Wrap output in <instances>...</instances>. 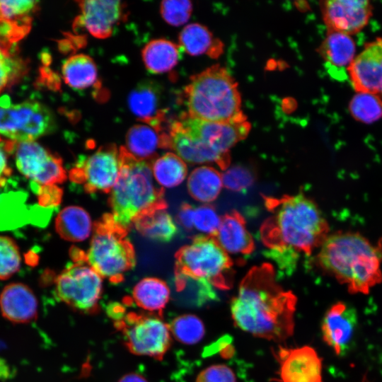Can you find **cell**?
<instances>
[{"label": "cell", "instance_id": "cell-3", "mask_svg": "<svg viewBox=\"0 0 382 382\" xmlns=\"http://www.w3.org/2000/svg\"><path fill=\"white\" fill-rule=\"evenodd\" d=\"M318 261L352 294H367L371 287L382 281L378 251L358 233L329 235L320 246Z\"/></svg>", "mask_w": 382, "mask_h": 382}, {"label": "cell", "instance_id": "cell-36", "mask_svg": "<svg viewBox=\"0 0 382 382\" xmlns=\"http://www.w3.org/2000/svg\"><path fill=\"white\" fill-rule=\"evenodd\" d=\"M31 21V17L15 21L0 19V47L16 52V42L29 33Z\"/></svg>", "mask_w": 382, "mask_h": 382}, {"label": "cell", "instance_id": "cell-13", "mask_svg": "<svg viewBox=\"0 0 382 382\" xmlns=\"http://www.w3.org/2000/svg\"><path fill=\"white\" fill-rule=\"evenodd\" d=\"M13 151L18 170L32 184L57 185L66 180L62 158L40 144L34 141L16 142Z\"/></svg>", "mask_w": 382, "mask_h": 382}, {"label": "cell", "instance_id": "cell-5", "mask_svg": "<svg viewBox=\"0 0 382 382\" xmlns=\"http://www.w3.org/2000/svg\"><path fill=\"white\" fill-rule=\"evenodd\" d=\"M184 92L187 114L192 117L209 122H230L246 117L241 111L237 83L219 65L192 76Z\"/></svg>", "mask_w": 382, "mask_h": 382}, {"label": "cell", "instance_id": "cell-20", "mask_svg": "<svg viewBox=\"0 0 382 382\" xmlns=\"http://www.w3.org/2000/svg\"><path fill=\"white\" fill-rule=\"evenodd\" d=\"M168 149L173 150L185 162L192 164L216 163L226 170L230 156H224L202 146L187 134L180 122H173L168 130Z\"/></svg>", "mask_w": 382, "mask_h": 382}, {"label": "cell", "instance_id": "cell-19", "mask_svg": "<svg viewBox=\"0 0 382 382\" xmlns=\"http://www.w3.org/2000/svg\"><path fill=\"white\" fill-rule=\"evenodd\" d=\"M161 89L156 82L143 81L129 94L128 106L139 121L165 131L166 112L161 108Z\"/></svg>", "mask_w": 382, "mask_h": 382}, {"label": "cell", "instance_id": "cell-1", "mask_svg": "<svg viewBox=\"0 0 382 382\" xmlns=\"http://www.w3.org/2000/svg\"><path fill=\"white\" fill-rule=\"evenodd\" d=\"M271 215L260 227L266 255L279 267L292 272L301 253L306 255L320 247L329 236V226L317 204L304 194L263 196Z\"/></svg>", "mask_w": 382, "mask_h": 382}, {"label": "cell", "instance_id": "cell-22", "mask_svg": "<svg viewBox=\"0 0 382 382\" xmlns=\"http://www.w3.org/2000/svg\"><path fill=\"white\" fill-rule=\"evenodd\" d=\"M37 300L33 290L23 283L6 285L0 294V311L4 318L16 323L34 320L37 313Z\"/></svg>", "mask_w": 382, "mask_h": 382}, {"label": "cell", "instance_id": "cell-28", "mask_svg": "<svg viewBox=\"0 0 382 382\" xmlns=\"http://www.w3.org/2000/svg\"><path fill=\"white\" fill-rule=\"evenodd\" d=\"M187 190L195 200L209 203L215 200L223 187L222 175L209 166H201L190 174L187 183Z\"/></svg>", "mask_w": 382, "mask_h": 382}, {"label": "cell", "instance_id": "cell-31", "mask_svg": "<svg viewBox=\"0 0 382 382\" xmlns=\"http://www.w3.org/2000/svg\"><path fill=\"white\" fill-rule=\"evenodd\" d=\"M179 42L192 56L207 54L216 57L222 52V44L214 38L208 28L199 23L186 25L179 35Z\"/></svg>", "mask_w": 382, "mask_h": 382}, {"label": "cell", "instance_id": "cell-17", "mask_svg": "<svg viewBox=\"0 0 382 382\" xmlns=\"http://www.w3.org/2000/svg\"><path fill=\"white\" fill-rule=\"evenodd\" d=\"M323 18L329 31L347 35L358 33L368 23L371 5L366 0H330L321 2Z\"/></svg>", "mask_w": 382, "mask_h": 382}, {"label": "cell", "instance_id": "cell-18", "mask_svg": "<svg viewBox=\"0 0 382 382\" xmlns=\"http://www.w3.org/2000/svg\"><path fill=\"white\" fill-rule=\"evenodd\" d=\"M347 72L357 93H382V38L367 44Z\"/></svg>", "mask_w": 382, "mask_h": 382}, {"label": "cell", "instance_id": "cell-45", "mask_svg": "<svg viewBox=\"0 0 382 382\" xmlns=\"http://www.w3.org/2000/svg\"><path fill=\"white\" fill-rule=\"evenodd\" d=\"M5 150L4 144H0V187L5 185L12 171L8 166Z\"/></svg>", "mask_w": 382, "mask_h": 382}, {"label": "cell", "instance_id": "cell-11", "mask_svg": "<svg viewBox=\"0 0 382 382\" xmlns=\"http://www.w3.org/2000/svg\"><path fill=\"white\" fill-rule=\"evenodd\" d=\"M120 168V150L114 144H107L79 159L69 171V178L82 185L88 193L109 192L118 179Z\"/></svg>", "mask_w": 382, "mask_h": 382}, {"label": "cell", "instance_id": "cell-44", "mask_svg": "<svg viewBox=\"0 0 382 382\" xmlns=\"http://www.w3.org/2000/svg\"><path fill=\"white\" fill-rule=\"evenodd\" d=\"M195 207L187 203H183L178 212L177 221L184 229L192 231L193 227V214Z\"/></svg>", "mask_w": 382, "mask_h": 382}, {"label": "cell", "instance_id": "cell-10", "mask_svg": "<svg viewBox=\"0 0 382 382\" xmlns=\"http://www.w3.org/2000/svg\"><path fill=\"white\" fill-rule=\"evenodd\" d=\"M125 345L132 353L161 360L171 345L169 325L160 317L134 312L117 320Z\"/></svg>", "mask_w": 382, "mask_h": 382}, {"label": "cell", "instance_id": "cell-25", "mask_svg": "<svg viewBox=\"0 0 382 382\" xmlns=\"http://www.w3.org/2000/svg\"><path fill=\"white\" fill-rule=\"evenodd\" d=\"M165 207H155L139 215L132 226L143 236L166 243L178 233L177 226Z\"/></svg>", "mask_w": 382, "mask_h": 382}, {"label": "cell", "instance_id": "cell-37", "mask_svg": "<svg viewBox=\"0 0 382 382\" xmlns=\"http://www.w3.org/2000/svg\"><path fill=\"white\" fill-rule=\"evenodd\" d=\"M21 263V253L16 242L10 237L0 236V279H7L16 274Z\"/></svg>", "mask_w": 382, "mask_h": 382}, {"label": "cell", "instance_id": "cell-8", "mask_svg": "<svg viewBox=\"0 0 382 382\" xmlns=\"http://www.w3.org/2000/svg\"><path fill=\"white\" fill-rule=\"evenodd\" d=\"M71 257L74 262L55 277V296L76 311L93 313L98 309L102 277L87 263L84 252L74 248Z\"/></svg>", "mask_w": 382, "mask_h": 382}, {"label": "cell", "instance_id": "cell-38", "mask_svg": "<svg viewBox=\"0 0 382 382\" xmlns=\"http://www.w3.org/2000/svg\"><path fill=\"white\" fill-rule=\"evenodd\" d=\"M192 10L190 1L167 0L161 3L160 12L164 21L170 25L179 26L190 18Z\"/></svg>", "mask_w": 382, "mask_h": 382}, {"label": "cell", "instance_id": "cell-15", "mask_svg": "<svg viewBox=\"0 0 382 382\" xmlns=\"http://www.w3.org/2000/svg\"><path fill=\"white\" fill-rule=\"evenodd\" d=\"M279 382H323L322 359L311 347H279L274 352Z\"/></svg>", "mask_w": 382, "mask_h": 382}, {"label": "cell", "instance_id": "cell-46", "mask_svg": "<svg viewBox=\"0 0 382 382\" xmlns=\"http://www.w3.org/2000/svg\"><path fill=\"white\" fill-rule=\"evenodd\" d=\"M118 382H148L147 380L141 374L137 373H130L124 375Z\"/></svg>", "mask_w": 382, "mask_h": 382}, {"label": "cell", "instance_id": "cell-7", "mask_svg": "<svg viewBox=\"0 0 382 382\" xmlns=\"http://www.w3.org/2000/svg\"><path fill=\"white\" fill-rule=\"evenodd\" d=\"M93 235L85 253L87 263L101 277L120 283L136 264L134 246L128 230L117 224L112 214H105L94 224Z\"/></svg>", "mask_w": 382, "mask_h": 382}, {"label": "cell", "instance_id": "cell-9", "mask_svg": "<svg viewBox=\"0 0 382 382\" xmlns=\"http://www.w3.org/2000/svg\"><path fill=\"white\" fill-rule=\"evenodd\" d=\"M57 128L52 112L37 101L11 104L8 96L0 98V135L13 141H33Z\"/></svg>", "mask_w": 382, "mask_h": 382}, {"label": "cell", "instance_id": "cell-26", "mask_svg": "<svg viewBox=\"0 0 382 382\" xmlns=\"http://www.w3.org/2000/svg\"><path fill=\"white\" fill-rule=\"evenodd\" d=\"M180 57V47L166 39L151 40L141 51V57L146 68L154 74L169 71L178 64Z\"/></svg>", "mask_w": 382, "mask_h": 382}, {"label": "cell", "instance_id": "cell-35", "mask_svg": "<svg viewBox=\"0 0 382 382\" xmlns=\"http://www.w3.org/2000/svg\"><path fill=\"white\" fill-rule=\"evenodd\" d=\"M0 47V93L19 80L26 72L27 66L19 57Z\"/></svg>", "mask_w": 382, "mask_h": 382}, {"label": "cell", "instance_id": "cell-34", "mask_svg": "<svg viewBox=\"0 0 382 382\" xmlns=\"http://www.w3.org/2000/svg\"><path fill=\"white\" fill-rule=\"evenodd\" d=\"M349 110L355 120L370 124L382 117V100L377 94L357 93L349 102Z\"/></svg>", "mask_w": 382, "mask_h": 382}, {"label": "cell", "instance_id": "cell-24", "mask_svg": "<svg viewBox=\"0 0 382 382\" xmlns=\"http://www.w3.org/2000/svg\"><path fill=\"white\" fill-rule=\"evenodd\" d=\"M125 149L135 158L152 163L158 149H168V133L146 124L135 125L127 133Z\"/></svg>", "mask_w": 382, "mask_h": 382}, {"label": "cell", "instance_id": "cell-6", "mask_svg": "<svg viewBox=\"0 0 382 382\" xmlns=\"http://www.w3.org/2000/svg\"><path fill=\"white\" fill-rule=\"evenodd\" d=\"M175 259L178 289L193 280L199 283L203 294L210 296L212 288L226 290L233 285V261L212 236H196L176 252Z\"/></svg>", "mask_w": 382, "mask_h": 382}, {"label": "cell", "instance_id": "cell-39", "mask_svg": "<svg viewBox=\"0 0 382 382\" xmlns=\"http://www.w3.org/2000/svg\"><path fill=\"white\" fill-rule=\"evenodd\" d=\"M221 217L215 208L204 204L195 207L193 214V227L204 235L214 237L219 228Z\"/></svg>", "mask_w": 382, "mask_h": 382}, {"label": "cell", "instance_id": "cell-29", "mask_svg": "<svg viewBox=\"0 0 382 382\" xmlns=\"http://www.w3.org/2000/svg\"><path fill=\"white\" fill-rule=\"evenodd\" d=\"M62 73L64 82L71 88L83 90L98 82V70L93 59L85 54H77L63 63Z\"/></svg>", "mask_w": 382, "mask_h": 382}, {"label": "cell", "instance_id": "cell-14", "mask_svg": "<svg viewBox=\"0 0 382 382\" xmlns=\"http://www.w3.org/2000/svg\"><path fill=\"white\" fill-rule=\"evenodd\" d=\"M77 4L80 14L74 21V30H86L96 38L109 37L127 17V6L120 1L88 0Z\"/></svg>", "mask_w": 382, "mask_h": 382}, {"label": "cell", "instance_id": "cell-27", "mask_svg": "<svg viewBox=\"0 0 382 382\" xmlns=\"http://www.w3.org/2000/svg\"><path fill=\"white\" fill-rule=\"evenodd\" d=\"M92 226L88 213L78 206L64 208L55 219V229L60 237L73 242L86 240L91 233Z\"/></svg>", "mask_w": 382, "mask_h": 382}, {"label": "cell", "instance_id": "cell-32", "mask_svg": "<svg viewBox=\"0 0 382 382\" xmlns=\"http://www.w3.org/2000/svg\"><path fill=\"white\" fill-rule=\"evenodd\" d=\"M151 169L154 179L164 187L179 185L187 174L185 162L171 152L156 158L151 163Z\"/></svg>", "mask_w": 382, "mask_h": 382}, {"label": "cell", "instance_id": "cell-42", "mask_svg": "<svg viewBox=\"0 0 382 382\" xmlns=\"http://www.w3.org/2000/svg\"><path fill=\"white\" fill-rule=\"evenodd\" d=\"M196 382H236L233 371L225 364L206 367L197 375Z\"/></svg>", "mask_w": 382, "mask_h": 382}, {"label": "cell", "instance_id": "cell-16", "mask_svg": "<svg viewBox=\"0 0 382 382\" xmlns=\"http://www.w3.org/2000/svg\"><path fill=\"white\" fill-rule=\"evenodd\" d=\"M357 323L356 310L344 302L335 303L326 311L321 325L323 339L336 355H345L352 347Z\"/></svg>", "mask_w": 382, "mask_h": 382}, {"label": "cell", "instance_id": "cell-41", "mask_svg": "<svg viewBox=\"0 0 382 382\" xmlns=\"http://www.w3.org/2000/svg\"><path fill=\"white\" fill-rule=\"evenodd\" d=\"M223 185L234 192H240L250 187L255 177L250 170L241 166H233L222 174Z\"/></svg>", "mask_w": 382, "mask_h": 382}, {"label": "cell", "instance_id": "cell-2", "mask_svg": "<svg viewBox=\"0 0 382 382\" xmlns=\"http://www.w3.org/2000/svg\"><path fill=\"white\" fill-rule=\"evenodd\" d=\"M296 296L276 281L273 266L252 267L231 301L234 324L253 336L282 342L294 330Z\"/></svg>", "mask_w": 382, "mask_h": 382}, {"label": "cell", "instance_id": "cell-33", "mask_svg": "<svg viewBox=\"0 0 382 382\" xmlns=\"http://www.w3.org/2000/svg\"><path fill=\"white\" fill-rule=\"evenodd\" d=\"M170 330L171 335L180 342L192 345L199 342L205 335L202 320L193 314H183L174 318Z\"/></svg>", "mask_w": 382, "mask_h": 382}, {"label": "cell", "instance_id": "cell-30", "mask_svg": "<svg viewBox=\"0 0 382 382\" xmlns=\"http://www.w3.org/2000/svg\"><path fill=\"white\" fill-rule=\"evenodd\" d=\"M170 299L167 284L156 277H145L134 286L132 299L141 308L150 312H161Z\"/></svg>", "mask_w": 382, "mask_h": 382}, {"label": "cell", "instance_id": "cell-4", "mask_svg": "<svg viewBox=\"0 0 382 382\" xmlns=\"http://www.w3.org/2000/svg\"><path fill=\"white\" fill-rule=\"evenodd\" d=\"M119 150L121 168L110 192L109 204L115 221L129 231L143 212L168 206L163 190L154 183L152 163L135 158L125 146Z\"/></svg>", "mask_w": 382, "mask_h": 382}, {"label": "cell", "instance_id": "cell-40", "mask_svg": "<svg viewBox=\"0 0 382 382\" xmlns=\"http://www.w3.org/2000/svg\"><path fill=\"white\" fill-rule=\"evenodd\" d=\"M38 6L37 1L0 0V19L15 21L30 18Z\"/></svg>", "mask_w": 382, "mask_h": 382}, {"label": "cell", "instance_id": "cell-23", "mask_svg": "<svg viewBox=\"0 0 382 382\" xmlns=\"http://www.w3.org/2000/svg\"><path fill=\"white\" fill-rule=\"evenodd\" d=\"M214 238L227 253L248 255L255 249L254 241L247 229L245 221L236 210L221 217Z\"/></svg>", "mask_w": 382, "mask_h": 382}, {"label": "cell", "instance_id": "cell-12", "mask_svg": "<svg viewBox=\"0 0 382 382\" xmlns=\"http://www.w3.org/2000/svg\"><path fill=\"white\" fill-rule=\"evenodd\" d=\"M184 131L204 147L224 156L229 150L244 139L250 130L246 117L230 122H209L184 114L178 120Z\"/></svg>", "mask_w": 382, "mask_h": 382}, {"label": "cell", "instance_id": "cell-43", "mask_svg": "<svg viewBox=\"0 0 382 382\" xmlns=\"http://www.w3.org/2000/svg\"><path fill=\"white\" fill-rule=\"evenodd\" d=\"M38 195L39 203L43 207H54L59 204L62 190L57 185L40 186L32 184Z\"/></svg>", "mask_w": 382, "mask_h": 382}, {"label": "cell", "instance_id": "cell-21", "mask_svg": "<svg viewBox=\"0 0 382 382\" xmlns=\"http://www.w3.org/2000/svg\"><path fill=\"white\" fill-rule=\"evenodd\" d=\"M356 47L349 35L329 31L319 52L329 74L337 80L348 78L347 69L354 59Z\"/></svg>", "mask_w": 382, "mask_h": 382}]
</instances>
